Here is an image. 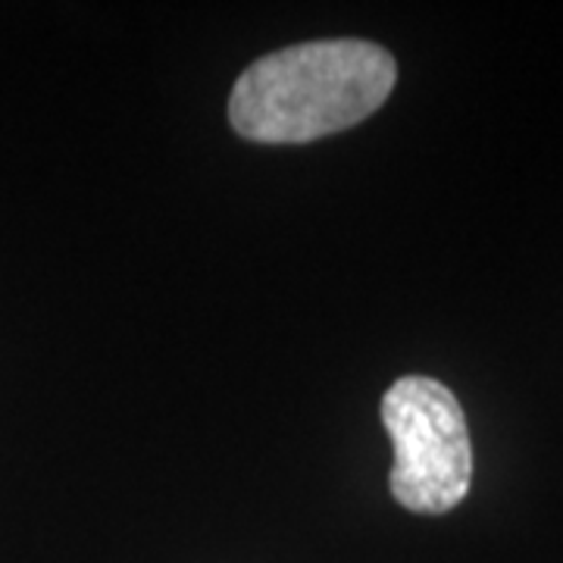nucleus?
<instances>
[{
	"mask_svg": "<svg viewBox=\"0 0 563 563\" xmlns=\"http://www.w3.org/2000/svg\"><path fill=\"white\" fill-rule=\"evenodd\" d=\"M395 81L398 63L373 41H307L244 69L229 122L247 141L303 144L373 117Z\"/></svg>",
	"mask_w": 563,
	"mask_h": 563,
	"instance_id": "1",
	"label": "nucleus"
},
{
	"mask_svg": "<svg viewBox=\"0 0 563 563\" xmlns=\"http://www.w3.org/2000/svg\"><path fill=\"white\" fill-rule=\"evenodd\" d=\"M383 422L395 444L388 485L398 504L429 517L454 510L473 483V444L454 391L404 376L385 391Z\"/></svg>",
	"mask_w": 563,
	"mask_h": 563,
	"instance_id": "2",
	"label": "nucleus"
}]
</instances>
